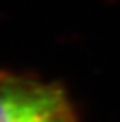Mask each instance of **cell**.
Wrapping results in <instances>:
<instances>
[{
    "label": "cell",
    "mask_w": 120,
    "mask_h": 122,
    "mask_svg": "<svg viewBox=\"0 0 120 122\" xmlns=\"http://www.w3.org/2000/svg\"><path fill=\"white\" fill-rule=\"evenodd\" d=\"M0 122H78V117L58 83L2 71Z\"/></svg>",
    "instance_id": "1"
}]
</instances>
